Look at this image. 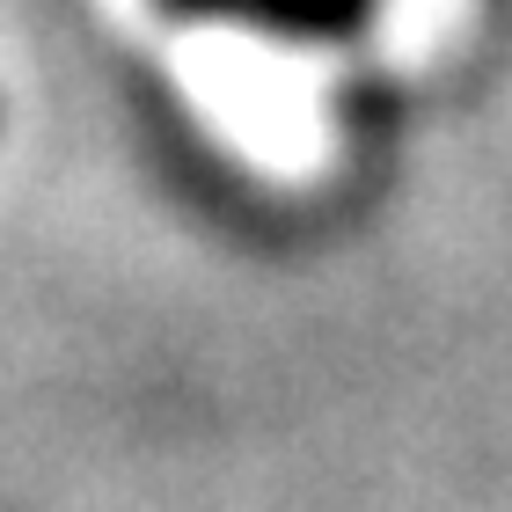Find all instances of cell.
Here are the masks:
<instances>
[{"instance_id": "6da1fadb", "label": "cell", "mask_w": 512, "mask_h": 512, "mask_svg": "<svg viewBox=\"0 0 512 512\" xmlns=\"http://www.w3.org/2000/svg\"><path fill=\"white\" fill-rule=\"evenodd\" d=\"M169 8L220 22V30L271 37V44H344L374 22L381 0H169Z\"/></svg>"}]
</instances>
